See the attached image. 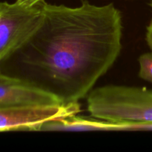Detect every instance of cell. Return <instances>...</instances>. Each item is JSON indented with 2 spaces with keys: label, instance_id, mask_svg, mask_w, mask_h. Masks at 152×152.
<instances>
[{
  "label": "cell",
  "instance_id": "6da1fadb",
  "mask_svg": "<svg viewBox=\"0 0 152 152\" xmlns=\"http://www.w3.org/2000/svg\"><path fill=\"white\" fill-rule=\"evenodd\" d=\"M123 30L122 13L113 3L46 2L41 26L17 52L31 75L27 80L63 103L79 102L120 56Z\"/></svg>",
  "mask_w": 152,
  "mask_h": 152
},
{
  "label": "cell",
  "instance_id": "7a4b0ae2",
  "mask_svg": "<svg viewBox=\"0 0 152 152\" xmlns=\"http://www.w3.org/2000/svg\"><path fill=\"white\" fill-rule=\"evenodd\" d=\"M87 109L94 118L111 122L152 123V90L108 85L91 91Z\"/></svg>",
  "mask_w": 152,
  "mask_h": 152
},
{
  "label": "cell",
  "instance_id": "3957f363",
  "mask_svg": "<svg viewBox=\"0 0 152 152\" xmlns=\"http://www.w3.org/2000/svg\"><path fill=\"white\" fill-rule=\"evenodd\" d=\"M45 3L0 2V63L21 50L37 33L43 22Z\"/></svg>",
  "mask_w": 152,
  "mask_h": 152
},
{
  "label": "cell",
  "instance_id": "277c9868",
  "mask_svg": "<svg viewBox=\"0 0 152 152\" xmlns=\"http://www.w3.org/2000/svg\"><path fill=\"white\" fill-rule=\"evenodd\" d=\"M80 112V102L0 106V132L39 131L40 127L45 123L79 114Z\"/></svg>",
  "mask_w": 152,
  "mask_h": 152
},
{
  "label": "cell",
  "instance_id": "5b68a950",
  "mask_svg": "<svg viewBox=\"0 0 152 152\" xmlns=\"http://www.w3.org/2000/svg\"><path fill=\"white\" fill-rule=\"evenodd\" d=\"M56 104L63 102L55 95L25 79L10 77L0 72V106Z\"/></svg>",
  "mask_w": 152,
  "mask_h": 152
},
{
  "label": "cell",
  "instance_id": "8992f818",
  "mask_svg": "<svg viewBox=\"0 0 152 152\" xmlns=\"http://www.w3.org/2000/svg\"><path fill=\"white\" fill-rule=\"evenodd\" d=\"M39 131L91 132V131H152V123L111 122L93 117L86 118L78 114L52 120L40 127Z\"/></svg>",
  "mask_w": 152,
  "mask_h": 152
},
{
  "label": "cell",
  "instance_id": "52a82bcc",
  "mask_svg": "<svg viewBox=\"0 0 152 152\" xmlns=\"http://www.w3.org/2000/svg\"><path fill=\"white\" fill-rule=\"evenodd\" d=\"M139 77L152 83V51L145 53L139 57Z\"/></svg>",
  "mask_w": 152,
  "mask_h": 152
},
{
  "label": "cell",
  "instance_id": "ba28073f",
  "mask_svg": "<svg viewBox=\"0 0 152 152\" xmlns=\"http://www.w3.org/2000/svg\"><path fill=\"white\" fill-rule=\"evenodd\" d=\"M145 39L147 44L152 50V20L148 25L146 29V34H145Z\"/></svg>",
  "mask_w": 152,
  "mask_h": 152
},
{
  "label": "cell",
  "instance_id": "9c48e42d",
  "mask_svg": "<svg viewBox=\"0 0 152 152\" xmlns=\"http://www.w3.org/2000/svg\"><path fill=\"white\" fill-rule=\"evenodd\" d=\"M43 1V0H16V1L20 4H25V5H33L39 1Z\"/></svg>",
  "mask_w": 152,
  "mask_h": 152
},
{
  "label": "cell",
  "instance_id": "30bf717a",
  "mask_svg": "<svg viewBox=\"0 0 152 152\" xmlns=\"http://www.w3.org/2000/svg\"><path fill=\"white\" fill-rule=\"evenodd\" d=\"M149 5H150V7H151V8H152V0H151V2H150Z\"/></svg>",
  "mask_w": 152,
  "mask_h": 152
}]
</instances>
